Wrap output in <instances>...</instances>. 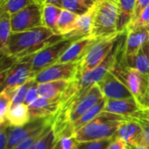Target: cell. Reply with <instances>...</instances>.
Returning a JSON list of instances; mask_svg holds the SVG:
<instances>
[{"mask_svg":"<svg viewBox=\"0 0 149 149\" xmlns=\"http://www.w3.org/2000/svg\"><path fill=\"white\" fill-rule=\"evenodd\" d=\"M60 107V100H48L39 97L34 103L28 107L31 120L52 117L58 113Z\"/></svg>","mask_w":149,"mask_h":149,"instance_id":"17","label":"cell"},{"mask_svg":"<svg viewBox=\"0 0 149 149\" xmlns=\"http://www.w3.org/2000/svg\"><path fill=\"white\" fill-rule=\"evenodd\" d=\"M148 109H149V96H148Z\"/></svg>","mask_w":149,"mask_h":149,"instance_id":"45","label":"cell"},{"mask_svg":"<svg viewBox=\"0 0 149 149\" xmlns=\"http://www.w3.org/2000/svg\"><path fill=\"white\" fill-rule=\"evenodd\" d=\"M115 137L122 139L129 147L135 148L143 144V131L141 125L134 119H127L119 127Z\"/></svg>","mask_w":149,"mask_h":149,"instance_id":"15","label":"cell"},{"mask_svg":"<svg viewBox=\"0 0 149 149\" xmlns=\"http://www.w3.org/2000/svg\"><path fill=\"white\" fill-rule=\"evenodd\" d=\"M78 16L75 13H72L66 10H62L58 21V31L59 35H65L68 33L74 26L78 17Z\"/></svg>","mask_w":149,"mask_h":149,"instance_id":"26","label":"cell"},{"mask_svg":"<svg viewBox=\"0 0 149 149\" xmlns=\"http://www.w3.org/2000/svg\"><path fill=\"white\" fill-rule=\"evenodd\" d=\"M128 149H134V148H132V147H130V148H129Z\"/></svg>","mask_w":149,"mask_h":149,"instance_id":"46","label":"cell"},{"mask_svg":"<svg viewBox=\"0 0 149 149\" xmlns=\"http://www.w3.org/2000/svg\"><path fill=\"white\" fill-rule=\"evenodd\" d=\"M35 79H31L30 80H28L26 83H24V85H22L20 87H18L14 95L12 97V102H11V107L17 106V105H20V104H24V99L26 96V93L28 92V90L30 89V87L35 83Z\"/></svg>","mask_w":149,"mask_h":149,"instance_id":"33","label":"cell"},{"mask_svg":"<svg viewBox=\"0 0 149 149\" xmlns=\"http://www.w3.org/2000/svg\"><path fill=\"white\" fill-rule=\"evenodd\" d=\"M70 81L57 80L38 84L39 97L48 100H59L66 90Z\"/></svg>","mask_w":149,"mask_h":149,"instance_id":"21","label":"cell"},{"mask_svg":"<svg viewBox=\"0 0 149 149\" xmlns=\"http://www.w3.org/2000/svg\"><path fill=\"white\" fill-rule=\"evenodd\" d=\"M149 5V0H136V4H135V10H134V17L133 20L131 22V24L134 23L139 17L141 16V14L142 13V11Z\"/></svg>","mask_w":149,"mask_h":149,"instance_id":"39","label":"cell"},{"mask_svg":"<svg viewBox=\"0 0 149 149\" xmlns=\"http://www.w3.org/2000/svg\"><path fill=\"white\" fill-rule=\"evenodd\" d=\"M38 98H39V94L38 92V83L35 82L28 90L26 96H25V99H24V104L29 107L30 105L34 103Z\"/></svg>","mask_w":149,"mask_h":149,"instance_id":"36","label":"cell"},{"mask_svg":"<svg viewBox=\"0 0 149 149\" xmlns=\"http://www.w3.org/2000/svg\"><path fill=\"white\" fill-rule=\"evenodd\" d=\"M79 141L72 134H65L57 139L52 149H77Z\"/></svg>","mask_w":149,"mask_h":149,"instance_id":"34","label":"cell"},{"mask_svg":"<svg viewBox=\"0 0 149 149\" xmlns=\"http://www.w3.org/2000/svg\"><path fill=\"white\" fill-rule=\"evenodd\" d=\"M79 1H80L82 3L86 5L88 8H93L100 0H79Z\"/></svg>","mask_w":149,"mask_h":149,"instance_id":"42","label":"cell"},{"mask_svg":"<svg viewBox=\"0 0 149 149\" xmlns=\"http://www.w3.org/2000/svg\"><path fill=\"white\" fill-rule=\"evenodd\" d=\"M34 79L28 57L17 60L9 69L1 72V91L14 95L15 91L28 80Z\"/></svg>","mask_w":149,"mask_h":149,"instance_id":"6","label":"cell"},{"mask_svg":"<svg viewBox=\"0 0 149 149\" xmlns=\"http://www.w3.org/2000/svg\"><path fill=\"white\" fill-rule=\"evenodd\" d=\"M93 13H94V7H93L87 13L79 16L73 28L68 33L63 35V38L76 42L85 38L90 37L92 33Z\"/></svg>","mask_w":149,"mask_h":149,"instance_id":"18","label":"cell"},{"mask_svg":"<svg viewBox=\"0 0 149 149\" xmlns=\"http://www.w3.org/2000/svg\"><path fill=\"white\" fill-rule=\"evenodd\" d=\"M12 34L10 15L5 11L0 10V50L1 53L6 51L10 38Z\"/></svg>","mask_w":149,"mask_h":149,"instance_id":"25","label":"cell"},{"mask_svg":"<svg viewBox=\"0 0 149 149\" xmlns=\"http://www.w3.org/2000/svg\"><path fill=\"white\" fill-rule=\"evenodd\" d=\"M106 101H107V99L103 98L98 104H96L93 107L88 110L85 114H83L79 119L74 121L69 128V133L71 134H73L76 131L82 128L83 127L87 125L89 122L93 120L96 117H98L103 112L105 105H106Z\"/></svg>","mask_w":149,"mask_h":149,"instance_id":"23","label":"cell"},{"mask_svg":"<svg viewBox=\"0 0 149 149\" xmlns=\"http://www.w3.org/2000/svg\"><path fill=\"white\" fill-rule=\"evenodd\" d=\"M130 147L122 139L114 136L107 149H128Z\"/></svg>","mask_w":149,"mask_h":149,"instance_id":"40","label":"cell"},{"mask_svg":"<svg viewBox=\"0 0 149 149\" xmlns=\"http://www.w3.org/2000/svg\"><path fill=\"white\" fill-rule=\"evenodd\" d=\"M62 8L56 5H44L43 6V23L44 26L50 29L54 34L59 35L58 31V21L62 11Z\"/></svg>","mask_w":149,"mask_h":149,"instance_id":"24","label":"cell"},{"mask_svg":"<svg viewBox=\"0 0 149 149\" xmlns=\"http://www.w3.org/2000/svg\"><path fill=\"white\" fill-rule=\"evenodd\" d=\"M97 38L90 36L73 42L64 52L58 63H79L86 57L91 47L97 41Z\"/></svg>","mask_w":149,"mask_h":149,"instance_id":"14","label":"cell"},{"mask_svg":"<svg viewBox=\"0 0 149 149\" xmlns=\"http://www.w3.org/2000/svg\"><path fill=\"white\" fill-rule=\"evenodd\" d=\"M53 116L44 119H36L31 120L30 122L22 127H10L9 128V136H8V143L6 149H12L22 141L29 137L31 134H33L38 129L44 127L50 123L52 122Z\"/></svg>","mask_w":149,"mask_h":149,"instance_id":"11","label":"cell"},{"mask_svg":"<svg viewBox=\"0 0 149 149\" xmlns=\"http://www.w3.org/2000/svg\"><path fill=\"white\" fill-rule=\"evenodd\" d=\"M126 120L127 119L123 116L103 111L98 117L76 131L72 135L79 142L113 138Z\"/></svg>","mask_w":149,"mask_h":149,"instance_id":"3","label":"cell"},{"mask_svg":"<svg viewBox=\"0 0 149 149\" xmlns=\"http://www.w3.org/2000/svg\"><path fill=\"white\" fill-rule=\"evenodd\" d=\"M124 47L125 45L111 72L127 86L141 107L142 109H148L149 79L135 69L128 67L124 63L122 58Z\"/></svg>","mask_w":149,"mask_h":149,"instance_id":"2","label":"cell"},{"mask_svg":"<svg viewBox=\"0 0 149 149\" xmlns=\"http://www.w3.org/2000/svg\"><path fill=\"white\" fill-rule=\"evenodd\" d=\"M136 120L143 131V144L149 148V109H141L138 113L131 117Z\"/></svg>","mask_w":149,"mask_h":149,"instance_id":"28","label":"cell"},{"mask_svg":"<svg viewBox=\"0 0 149 149\" xmlns=\"http://www.w3.org/2000/svg\"><path fill=\"white\" fill-rule=\"evenodd\" d=\"M72 43L73 41L64 38L31 56H28L31 64V72L34 78L44 69L58 63L61 56Z\"/></svg>","mask_w":149,"mask_h":149,"instance_id":"7","label":"cell"},{"mask_svg":"<svg viewBox=\"0 0 149 149\" xmlns=\"http://www.w3.org/2000/svg\"><path fill=\"white\" fill-rule=\"evenodd\" d=\"M105 1H107V2H110V3H113V4H115V5H116V3H117V0H105Z\"/></svg>","mask_w":149,"mask_h":149,"instance_id":"44","label":"cell"},{"mask_svg":"<svg viewBox=\"0 0 149 149\" xmlns=\"http://www.w3.org/2000/svg\"><path fill=\"white\" fill-rule=\"evenodd\" d=\"M136 0H117V10H118V22L117 29L119 33L126 32L128 26L130 25L134 10H135Z\"/></svg>","mask_w":149,"mask_h":149,"instance_id":"20","label":"cell"},{"mask_svg":"<svg viewBox=\"0 0 149 149\" xmlns=\"http://www.w3.org/2000/svg\"><path fill=\"white\" fill-rule=\"evenodd\" d=\"M141 109L142 108L139 103L132 97L122 100H107L103 111L129 119Z\"/></svg>","mask_w":149,"mask_h":149,"instance_id":"16","label":"cell"},{"mask_svg":"<svg viewBox=\"0 0 149 149\" xmlns=\"http://www.w3.org/2000/svg\"><path fill=\"white\" fill-rule=\"evenodd\" d=\"M127 38V31L120 33L114 45L110 52V53L107 55V57L94 69L87 72L86 73L83 74L79 78H77L78 80V92L74 99H77L80 97L82 94H84L86 91H88L92 86L98 84L107 72H109L113 67L114 66L118 57L120 55V52H121ZM72 99V100H74Z\"/></svg>","mask_w":149,"mask_h":149,"instance_id":"4","label":"cell"},{"mask_svg":"<svg viewBox=\"0 0 149 149\" xmlns=\"http://www.w3.org/2000/svg\"><path fill=\"white\" fill-rule=\"evenodd\" d=\"M113 138L79 142L77 149H107Z\"/></svg>","mask_w":149,"mask_h":149,"instance_id":"35","label":"cell"},{"mask_svg":"<svg viewBox=\"0 0 149 149\" xmlns=\"http://www.w3.org/2000/svg\"><path fill=\"white\" fill-rule=\"evenodd\" d=\"M13 94L9 93L5 91L0 93V124L5 123V118L11 107Z\"/></svg>","mask_w":149,"mask_h":149,"instance_id":"32","label":"cell"},{"mask_svg":"<svg viewBox=\"0 0 149 149\" xmlns=\"http://www.w3.org/2000/svg\"><path fill=\"white\" fill-rule=\"evenodd\" d=\"M119 34L116 36L98 39L93 44L86 57L82 59L81 62H79L78 78L97 67L107 57V55L112 51Z\"/></svg>","mask_w":149,"mask_h":149,"instance_id":"8","label":"cell"},{"mask_svg":"<svg viewBox=\"0 0 149 149\" xmlns=\"http://www.w3.org/2000/svg\"><path fill=\"white\" fill-rule=\"evenodd\" d=\"M79 63H56L38 73L35 76V81L38 84L67 80L72 81L78 78Z\"/></svg>","mask_w":149,"mask_h":149,"instance_id":"10","label":"cell"},{"mask_svg":"<svg viewBox=\"0 0 149 149\" xmlns=\"http://www.w3.org/2000/svg\"><path fill=\"white\" fill-rule=\"evenodd\" d=\"M117 22V6L110 2L100 0L94 5L91 36L94 38L101 39L118 35Z\"/></svg>","mask_w":149,"mask_h":149,"instance_id":"5","label":"cell"},{"mask_svg":"<svg viewBox=\"0 0 149 149\" xmlns=\"http://www.w3.org/2000/svg\"><path fill=\"white\" fill-rule=\"evenodd\" d=\"M12 33L22 32L44 26L43 6L34 3L10 16Z\"/></svg>","mask_w":149,"mask_h":149,"instance_id":"9","label":"cell"},{"mask_svg":"<svg viewBox=\"0 0 149 149\" xmlns=\"http://www.w3.org/2000/svg\"><path fill=\"white\" fill-rule=\"evenodd\" d=\"M56 141L57 137L52 126V127L45 134V135L41 137L31 149H52Z\"/></svg>","mask_w":149,"mask_h":149,"instance_id":"31","label":"cell"},{"mask_svg":"<svg viewBox=\"0 0 149 149\" xmlns=\"http://www.w3.org/2000/svg\"><path fill=\"white\" fill-rule=\"evenodd\" d=\"M35 3L44 6V5H56L58 7H60L62 8V5H61V0H33Z\"/></svg>","mask_w":149,"mask_h":149,"instance_id":"41","label":"cell"},{"mask_svg":"<svg viewBox=\"0 0 149 149\" xmlns=\"http://www.w3.org/2000/svg\"><path fill=\"white\" fill-rule=\"evenodd\" d=\"M62 39H64L62 35L54 34L50 29L45 26L12 33L8 42L6 51L1 54L19 60Z\"/></svg>","mask_w":149,"mask_h":149,"instance_id":"1","label":"cell"},{"mask_svg":"<svg viewBox=\"0 0 149 149\" xmlns=\"http://www.w3.org/2000/svg\"><path fill=\"white\" fill-rule=\"evenodd\" d=\"M148 41V27L138 25L128 28L124 47V56L129 57L135 54Z\"/></svg>","mask_w":149,"mask_h":149,"instance_id":"13","label":"cell"},{"mask_svg":"<svg viewBox=\"0 0 149 149\" xmlns=\"http://www.w3.org/2000/svg\"><path fill=\"white\" fill-rule=\"evenodd\" d=\"M134 149H149V148H148L147 146H144V145H140V146L135 147Z\"/></svg>","mask_w":149,"mask_h":149,"instance_id":"43","label":"cell"},{"mask_svg":"<svg viewBox=\"0 0 149 149\" xmlns=\"http://www.w3.org/2000/svg\"><path fill=\"white\" fill-rule=\"evenodd\" d=\"M138 25L146 26V27H148L149 28V5L142 11V13L141 14L139 18L134 23L131 24L128 26V28L133 27V26H138Z\"/></svg>","mask_w":149,"mask_h":149,"instance_id":"38","label":"cell"},{"mask_svg":"<svg viewBox=\"0 0 149 149\" xmlns=\"http://www.w3.org/2000/svg\"><path fill=\"white\" fill-rule=\"evenodd\" d=\"M30 121H31V116H30L29 107L24 104H20L11 107L5 118V122L10 127H13L24 126Z\"/></svg>","mask_w":149,"mask_h":149,"instance_id":"22","label":"cell"},{"mask_svg":"<svg viewBox=\"0 0 149 149\" xmlns=\"http://www.w3.org/2000/svg\"><path fill=\"white\" fill-rule=\"evenodd\" d=\"M122 58L128 67L135 69L149 79V41L132 56L125 57L123 51Z\"/></svg>","mask_w":149,"mask_h":149,"instance_id":"19","label":"cell"},{"mask_svg":"<svg viewBox=\"0 0 149 149\" xmlns=\"http://www.w3.org/2000/svg\"><path fill=\"white\" fill-rule=\"evenodd\" d=\"M9 128L10 126L6 122L0 124V149H6L8 143Z\"/></svg>","mask_w":149,"mask_h":149,"instance_id":"37","label":"cell"},{"mask_svg":"<svg viewBox=\"0 0 149 149\" xmlns=\"http://www.w3.org/2000/svg\"><path fill=\"white\" fill-rule=\"evenodd\" d=\"M61 5L63 10H69L78 16H82L92 9L88 8L79 0H61Z\"/></svg>","mask_w":149,"mask_h":149,"instance_id":"30","label":"cell"},{"mask_svg":"<svg viewBox=\"0 0 149 149\" xmlns=\"http://www.w3.org/2000/svg\"><path fill=\"white\" fill-rule=\"evenodd\" d=\"M97 85L107 100H122L133 97L127 86L111 71Z\"/></svg>","mask_w":149,"mask_h":149,"instance_id":"12","label":"cell"},{"mask_svg":"<svg viewBox=\"0 0 149 149\" xmlns=\"http://www.w3.org/2000/svg\"><path fill=\"white\" fill-rule=\"evenodd\" d=\"M34 3L33 0H0V10L11 16Z\"/></svg>","mask_w":149,"mask_h":149,"instance_id":"27","label":"cell"},{"mask_svg":"<svg viewBox=\"0 0 149 149\" xmlns=\"http://www.w3.org/2000/svg\"><path fill=\"white\" fill-rule=\"evenodd\" d=\"M52 122L44 127L38 129L33 134H31L29 137H27L20 143H18L17 146H15L12 149H31L41 137L45 135V134L52 127Z\"/></svg>","mask_w":149,"mask_h":149,"instance_id":"29","label":"cell"}]
</instances>
